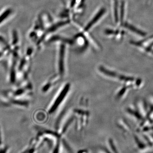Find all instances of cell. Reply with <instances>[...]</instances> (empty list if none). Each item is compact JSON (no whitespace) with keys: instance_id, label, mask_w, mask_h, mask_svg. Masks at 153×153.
<instances>
[{"instance_id":"obj_1","label":"cell","mask_w":153,"mask_h":153,"mask_svg":"<svg viewBox=\"0 0 153 153\" xmlns=\"http://www.w3.org/2000/svg\"><path fill=\"white\" fill-rule=\"evenodd\" d=\"M71 85L68 82L65 83L60 88L58 91L57 95L55 96V100L52 103V105L49 108V114L53 113L57 110V108L60 106V104L63 102L65 99L67 94L70 90Z\"/></svg>"},{"instance_id":"obj_2","label":"cell","mask_w":153,"mask_h":153,"mask_svg":"<svg viewBox=\"0 0 153 153\" xmlns=\"http://www.w3.org/2000/svg\"><path fill=\"white\" fill-rule=\"evenodd\" d=\"M75 116L76 117L77 127H84L86 125L89 119V111L86 109L76 108L73 111Z\"/></svg>"},{"instance_id":"obj_3","label":"cell","mask_w":153,"mask_h":153,"mask_svg":"<svg viewBox=\"0 0 153 153\" xmlns=\"http://www.w3.org/2000/svg\"><path fill=\"white\" fill-rule=\"evenodd\" d=\"M125 27L132 33L135 34L137 36L142 37H145L146 36L147 33L146 32L138 28L136 26L130 24L129 23H126L125 24Z\"/></svg>"},{"instance_id":"obj_4","label":"cell","mask_w":153,"mask_h":153,"mask_svg":"<svg viewBox=\"0 0 153 153\" xmlns=\"http://www.w3.org/2000/svg\"><path fill=\"white\" fill-rule=\"evenodd\" d=\"M61 76L59 74H57L53 76L52 78L50 79L49 82L47 83L45 86L43 87V91L44 92H46L47 91L49 90V88H52V86H56L57 83L60 82V79H61Z\"/></svg>"},{"instance_id":"obj_5","label":"cell","mask_w":153,"mask_h":153,"mask_svg":"<svg viewBox=\"0 0 153 153\" xmlns=\"http://www.w3.org/2000/svg\"><path fill=\"white\" fill-rule=\"evenodd\" d=\"M105 12V10H104V9L101 10L100 12L97 14V15L96 16L94 17V18L92 19V20H91V22L88 23V25L86 26L85 30V31H87V30H89V29L91 28V27H92V26L94 25V24H95L96 22H97V21H98L97 20H99V19H100V18H101L102 16L103 15Z\"/></svg>"},{"instance_id":"obj_6","label":"cell","mask_w":153,"mask_h":153,"mask_svg":"<svg viewBox=\"0 0 153 153\" xmlns=\"http://www.w3.org/2000/svg\"><path fill=\"white\" fill-rule=\"evenodd\" d=\"M11 13V10H7L0 16V24L4 22Z\"/></svg>"},{"instance_id":"obj_7","label":"cell","mask_w":153,"mask_h":153,"mask_svg":"<svg viewBox=\"0 0 153 153\" xmlns=\"http://www.w3.org/2000/svg\"><path fill=\"white\" fill-rule=\"evenodd\" d=\"M14 103H16V104H18L19 105H27V102H15Z\"/></svg>"},{"instance_id":"obj_8","label":"cell","mask_w":153,"mask_h":153,"mask_svg":"<svg viewBox=\"0 0 153 153\" xmlns=\"http://www.w3.org/2000/svg\"><path fill=\"white\" fill-rule=\"evenodd\" d=\"M152 0H147L148 2H152Z\"/></svg>"},{"instance_id":"obj_9","label":"cell","mask_w":153,"mask_h":153,"mask_svg":"<svg viewBox=\"0 0 153 153\" xmlns=\"http://www.w3.org/2000/svg\"><path fill=\"white\" fill-rule=\"evenodd\" d=\"M2 54L1 53H0V57H1V56Z\"/></svg>"}]
</instances>
